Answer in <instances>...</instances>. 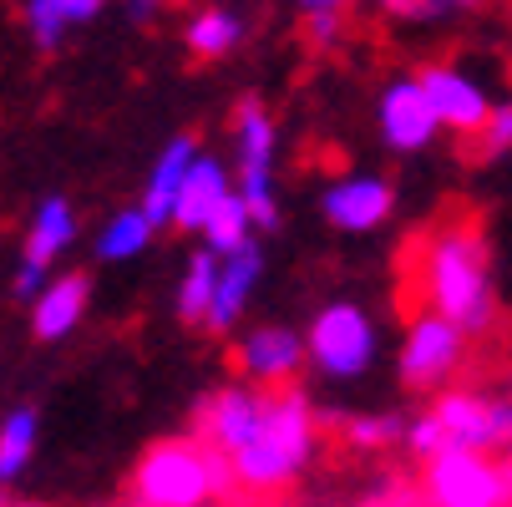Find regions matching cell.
Returning a JSON list of instances; mask_svg holds the SVG:
<instances>
[{"instance_id": "2e32d148", "label": "cell", "mask_w": 512, "mask_h": 507, "mask_svg": "<svg viewBox=\"0 0 512 507\" xmlns=\"http://www.w3.org/2000/svg\"><path fill=\"white\" fill-rule=\"evenodd\" d=\"M87 300H92V279L87 274H51V284L31 300L36 340H66L87 320Z\"/></svg>"}, {"instance_id": "484cf974", "label": "cell", "mask_w": 512, "mask_h": 507, "mask_svg": "<svg viewBox=\"0 0 512 507\" xmlns=\"http://www.w3.org/2000/svg\"><path fill=\"white\" fill-rule=\"evenodd\" d=\"M507 153H512V97L497 102L492 117H487V127L477 132V158H482V163H497V158H507Z\"/></svg>"}, {"instance_id": "4316f807", "label": "cell", "mask_w": 512, "mask_h": 507, "mask_svg": "<svg viewBox=\"0 0 512 507\" xmlns=\"http://www.w3.org/2000/svg\"><path fill=\"white\" fill-rule=\"evenodd\" d=\"M376 6H381V16H391L401 26H431L442 16H457L452 0H376Z\"/></svg>"}, {"instance_id": "6da1fadb", "label": "cell", "mask_w": 512, "mask_h": 507, "mask_svg": "<svg viewBox=\"0 0 512 507\" xmlns=\"http://www.w3.org/2000/svg\"><path fill=\"white\" fill-rule=\"evenodd\" d=\"M416 284L431 310L452 315L472 335L492 330L497 289H492V254L477 224H442L436 234H426L416 259Z\"/></svg>"}, {"instance_id": "9c48e42d", "label": "cell", "mask_w": 512, "mask_h": 507, "mask_svg": "<svg viewBox=\"0 0 512 507\" xmlns=\"http://www.w3.org/2000/svg\"><path fill=\"white\" fill-rule=\"evenodd\" d=\"M436 421H442V431H447V447H472V452L512 447V401H502V396L442 391Z\"/></svg>"}, {"instance_id": "1f68e13d", "label": "cell", "mask_w": 512, "mask_h": 507, "mask_svg": "<svg viewBox=\"0 0 512 507\" xmlns=\"http://www.w3.org/2000/svg\"><path fill=\"white\" fill-rule=\"evenodd\" d=\"M158 11H163V0H132V21H158Z\"/></svg>"}, {"instance_id": "277c9868", "label": "cell", "mask_w": 512, "mask_h": 507, "mask_svg": "<svg viewBox=\"0 0 512 507\" xmlns=\"http://www.w3.org/2000/svg\"><path fill=\"white\" fill-rule=\"evenodd\" d=\"M305 345H310V366L325 381H360V376H371L376 355H381V325L355 300H330L315 310Z\"/></svg>"}, {"instance_id": "52a82bcc", "label": "cell", "mask_w": 512, "mask_h": 507, "mask_svg": "<svg viewBox=\"0 0 512 507\" xmlns=\"http://www.w3.org/2000/svg\"><path fill=\"white\" fill-rule=\"evenodd\" d=\"M421 492L426 507H512L507 467L492 462V452L472 447H442L436 457H426Z\"/></svg>"}, {"instance_id": "7402d4cb", "label": "cell", "mask_w": 512, "mask_h": 507, "mask_svg": "<svg viewBox=\"0 0 512 507\" xmlns=\"http://www.w3.org/2000/svg\"><path fill=\"white\" fill-rule=\"evenodd\" d=\"M36 442H41V416L36 406H16L0 416V487H11L31 457H36Z\"/></svg>"}, {"instance_id": "ac0fdd59", "label": "cell", "mask_w": 512, "mask_h": 507, "mask_svg": "<svg viewBox=\"0 0 512 507\" xmlns=\"http://www.w3.org/2000/svg\"><path fill=\"white\" fill-rule=\"evenodd\" d=\"M77 208H71L66 198H41V208L31 213V229H26V244H21V259H31V264H41V269H51L71 244H77Z\"/></svg>"}, {"instance_id": "3957f363", "label": "cell", "mask_w": 512, "mask_h": 507, "mask_svg": "<svg viewBox=\"0 0 512 507\" xmlns=\"http://www.w3.org/2000/svg\"><path fill=\"white\" fill-rule=\"evenodd\" d=\"M229 457L203 437L153 442L132 467V507H208L229 487Z\"/></svg>"}, {"instance_id": "4dcf8cb0", "label": "cell", "mask_w": 512, "mask_h": 507, "mask_svg": "<svg viewBox=\"0 0 512 507\" xmlns=\"http://www.w3.org/2000/svg\"><path fill=\"white\" fill-rule=\"evenodd\" d=\"M305 31H310V46H335L340 41V11H305Z\"/></svg>"}, {"instance_id": "5bb4252c", "label": "cell", "mask_w": 512, "mask_h": 507, "mask_svg": "<svg viewBox=\"0 0 512 507\" xmlns=\"http://www.w3.org/2000/svg\"><path fill=\"white\" fill-rule=\"evenodd\" d=\"M234 193V178H229V168L218 163V158H208V153H198L193 158V168H188V178H183V188H178V203H173V224L183 229V234H203L208 229V219L218 208H224V198Z\"/></svg>"}, {"instance_id": "4fadbf2b", "label": "cell", "mask_w": 512, "mask_h": 507, "mask_svg": "<svg viewBox=\"0 0 512 507\" xmlns=\"http://www.w3.org/2000/svg\"><path fill=\"white\" fill-rule=\"evenodd\" d=\"M264 406H269V386H224L208 406H203V442L218 447L224 457H234L264 421Z\"/></svg>"}, {"instance_id": "d4e9b609", "label": "cell", "mask_w": 512, "mask_h": 507, "mask_svg": "<svg viewBox=\"0 0 512 507\" xmlns=\"http://www.w3.org/2000/svg\"><path fill=\"white\" fill-rule=\"evenodd\" d=\"M345 442L355 452H381V447H401L406 442V421L381 411V416H350L345 421Z\"/></svg>"}, {"instance_id": "e575fe53", "label": "cell", "mask_w": 512, "mask_h": 507, "mask_svg": "<svg viewBox=\"0 0 512 507\" xmlns=\"http://www.w3.org/2000/svg\"><path fill=\"white\" fill-rule=\"evenodd\" d=\"M16 507H41V502H16Z\"/></svg>"}, {"instance_id": "836d02e7", "label": "cell", "mask_w": 512, "mask_h": 507, "mask_svg": "<svg viewBox=\"0 0 512 507\" xmlns=\"http://www.w3.org/2000/svg\"><path fill=\"white\" fill-rule=\"evenodd\" d=\"M482 0H452V11H477Z\"/></svg>"}, {"instance_id": "603a6c76", "label": "cell", "mask_w": 512, "mask_h": 507, "mask_svg": "<svg viewBox=\"0 0 512 507\" xmlns=\"http://www.w3.org/2000/svg\"><path fill=\"white\" fill-rule=\"evenodd\" d=\"M218 264H224V259H218L208 244L193 249L188 264H183V279H178V315H183L188 325H208L213 289H218Z\"/></svg>"}, {"instance_id": "8992f818", "label": "cell", "mask_w": 512, "mask_h": 507, "mask_svg": "<svg viewBox=\"0 0 512 507\" xmlns=\"http://www.w3.org/2000/svg\"><path fill=\"white\" fill-rule=\"evenodd\" d=\"M234 158H239V193L254 208L259 234H274L279 229V188H274L279 127L259 97H244L234 107Z\"/></svg>"}, {"instance_id": "f546056e", "label": "cell", "mask_w": 512, "mask_h": 507, "mask_svg": "<svg viewBox=\"0 0 512 507\" xmlns=\"http://www.w3.org/2000/svg\"><path fill=\"white\" fill-rule=\"evenodd\" d=\"M46 284H51V269H41V264H31V259H21V269H16V279H11V295L31 305V300L41 295V289H46Z\"/></svg>"}, {"instance_id": "83f0119b", "label": "cell", "mask_w": 512, "mask_h": 507, "mask_svg": "<svg viewBox=\"0 0 512 507\" xmlns=\"http://www.w3.org/2000/svg\"><path fill=\"white\" fill-rule=\"evenodd\" d=\"M360 507H426V492L416 487V482H406V477H381L371 492H365V502Z\"/></svg>"}, {"instance_id": "8fae6325", "label": "cell", "mask_w": 512, "mask_h": 507, "mask_svg": "<svg viewBox=\"0 0 512 507\" xmlns=\"http://www.w3.org/2000/svg\"><path fill=\"white\" fill-rule=\"evenodd\" d=\"M436 117H442L447 132H462V137H477L492 117V97L482 92V82L472 77V71H462L457 61H431L416 71Z\"/></svg>"}, {"instance_id": "7a4b0ae2", "label": "cell", "mask_w": 512, "mask_h": 507, "mask_svg": "<svg viewBox=\"0 0 512 507\" xmlns=\"http://www.w3.org/2000/svg\"><path fill=\"white\" fill-rule=\"evenodd\" d=\"M315 447H320V421H315L310 396L274 386L259 431L229 457V467H234V482L244 492L264 497V492H284L289 482H295L310 467Z\"/></svg>"}, {"instance_id": "5b68a950", "label": "cell", "mask_w": 512, "mask_h": 507, "mask_svg": "<svg viewBox=\"0 0 512 507\" xmlns=\"http://www.w3.org/2000/svg\"><path fill=\"white\" fill-rule=\"evenodd\" d=\"M467 340H472L467 325H457L452 315L431 310V305L421 315H411V325L401 335V355H396L401 386L406 391H447L457 381V371L467 366Z\"/></svg>"}, {"instance_id": "d6986e66", "label": "cell", "mask_w": 512, "mask_h": 507, "mask_svg": "<svg viewBox=\"0 0 512 507\" xmlns=\"http://www.w3.org/2000/svg\"><path fill=\"white\" fill-rule=\"evenodd\" d=\"M244 16L239 11H229V6H203V11H193L188 16V26H183V46L198 56V61H224V56H234L239 46H244Z\"/></svg>"}, {"instance_id": "ba28073f", "label": "cell", "mask_w": 512, "mask_h": 507, "mask_svg": "<svg viewBox=\"0 0 512 507\" xmlns=\"http://www.w3.org/2000/svg\"><path fill=\"white\" fill-rule=\"evenodd\" d=\"M376 132L391 153H426L436 132H442V117H436L421 77H391L376 97Z\"/></svg>"}, {"instance_id": "f1b7e54d", "label": "cell", "mask_w": 512, "mask_h": 507, "mask_svg": "<svg viewBox=\"0 0 512 507\" xmlns=\"http://www.w3.org/2000/svg\"><path fill=\"white\" fill-rule=\"evenodd\" d=\"M406 452H416L421 462L426 457H436L447 447V431H442V421H436V411H426V416H416V421H406V442H401Z\"/></svg>"}, {"instance_id": "7c38bea8", "label": "cell", "mask_w": 512, "mask_h": 507, "mask_svg": "<svg viewBox=\"0 0 512 507\" xmlns=\"http://www.w3.org/2000/svg\"><path fill=\"white\" fill-rule=\"evenodd\" d=\"M310 360V345L300 330H289V325H254L244 340H239V371L244 381L254 386H284V381H295V371Z\"/></svg>"}, {"instance_id": "ffe728a7", "label": "cell", "mask_w": 512, "mask_h": 507, "mask_svg": "<svg viewBox=\"0 0 512 507\" xmlns=\"http://www.w3.org/2000/svg\"><path fill=\"white\" fill-rule=\"evenodd\" d=\"M107 6V0H26V31H31V41L36 46H61L66 41V31H77V26H87L97 11Z\"/></svg>"}, {"instance_id": "cb8c5ba5", "label": "cell", "mask_w": 512, "mask_h": 507, "mask_svg": "<svg viewBox=\"0 0 512 507\" xmlns=\"http://www.w3.org/2000/svg\"><path fill=\"white\" fill-rule=\"evenodd\" d=\"M259 239V224H254V208H249V198L234 188L229 198H224V208L208 219V229H203V244L224 259V254H239L244 244H254Z\"/></svg>"}, {"instance_id": "44dd1931", "label": "cell", "mask_w": 512, "mask_h": 507, "mask_svg": "<svg viewBox=\"0 0 512 507\" xmlns=\"http://www.w3.org/2000/svg\"><path fill=\"white\" fill-rule=\"evenodd\" d=\"M153 234H158V224H153L148 213H142V203H137V208H117V213H112L92 249H97L102 264H127V259H137L142 249L153 244Z\"/></svg>"}, {"instance_id": "30bf717a", "label": "cell", "mask_w": 512, "mask_h": 507, "mask_svg": "<svg viewBox=\"0 0 512 507\" xmlns=\"http://www.w3.org/2000/svg\"><path fill=\"white\" fill-rule=\"evenodd\" d=\"M320 208L340 234H376L396 213V183L381 173H345V178L325 183Z\"/></svg>"}, {"instance_id": "d6a6232c", "label": "cell", "mask_w": 512, "mask_h": 507, "mask_svg": "<svg viewBox=\"0 0 512 507\" xmlns=\"http://www.w3.org/2000/svg\"><path fill=\"white\" fill-rule=\"evenodd\" d=\"M295 6H300V11H340L345 0H295Z\"/></svg>"}, {"instance_id": "9a60e30c", "label": "cell", "mask_w": 512, "mask_h": 507, "mask_svg": "<svg viewBox=\"0 0 512 507\" xmlns=\"http://www.w3.org/2000/svg\"><path fill=\"white\" fill-rule=\"evenodd\" d=\"M259 274H264V249L259 239L244 244L239 254H224L218 264V289H213V310H208V330H234L259 289Z\"/></svg>"}, {"instance_id": "e0dca14e", "label": "cell", "mask_w": 512, "mask_h": 507, "mask_svg": "<svg viewBox=\"0 0 512 507\" xmlns=\"http://www.w3.org/2000/svg\"><path fill=\"white\" fill-rule=\"evenodd\" d=\"M203 148H198V137H188V132H178L168 148L158 153V163H153V173H148V183H142V213L163 229V224H173V203H178V188H183V178H188V168H193V158H198Z\"/></svg>"}]
</instances>
